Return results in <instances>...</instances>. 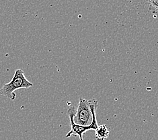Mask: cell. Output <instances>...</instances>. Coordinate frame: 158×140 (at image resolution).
<instances>
[{
	"instance_id": "1",
	"label": "cell",
	"mask_w": 158,
	"mask_h": 140,
	"mask_svg": "<svg viewBox=\"0 0 158 140\" xmlns=\"http://www.w3.org/2000/svg\"><path fill=\"white\" fill-rule=\"evenodd\" d=\"M91 102V107L93 112V121L92 124L89 126H83L80 125L76 124L73 121V117L76 113V108L74 107H71L67 111V115H68L70 120V125L71 129L67 134L65 137L69 138L71 136H78L80 138V140H84L83 139V135L89 130H96V129L98 127L96 119V109L98 107V102L96 99L90 100Z\"/></svg>"
},
{
	"instance_id": "2",
	"label": "cell",
	"mask_w": 158,
	"mask_h": 140,
	"mask_svg": "<svg viewBox=\"0 0 158 140\" xmlns=\"http://www.w3.org/2000/svg\"><path fill=\"white\" fill-rule=\"evenodd\" d=\"M33 86V84L29 82L25 77L24 72L22 70L15 71L13 78L9 83L4 84L0 89V95L8 98L11 100L16 99L15 91L22 88H29Z\"/></svg>"
},
{
	"instance_id": "3",
	"label": "cell",
	"mask_w": 158,
	"mask_h": 140,
	"mask_svg": "<svg viewBox=\"0 0 158 140\" xmlns=\"http://www.w3.org/2000/svg\"><path fill=\"white\" fill-rule=\"evenodd\" d=\"M93 121V112L90 100L80 98L76 113L73 117V121L76 124L83 126H89Z\"/></svg>"
},
{
	"instance_id": "4",
	"label": "cell",
	"mask_w": 158,
	"mask_h": 140,
	"mask_svg": "<svg viewBox=\"0 0 158 140\" xmlns=\"http://www.w3.org/2000/svg\"><path fill=\"white\" fill-rule=\"evenodd\" d=\"M110 135V131L106 125H98L95 130V139L96 140H106Z\"/></svg>"
},
{
	"instance_id": "5",
	"label": "cell",
	"mask_w": 158,
	"mask_h": 140,
	"mask_svg": "<svg viewBox=\"0 0 158 140\" xmlns=\"http://www.w3.org/2000/svg\"><path fill=\"white\" fill-rule=\"evenodd\" d=\"M146 1H147V2H149V0H146Z\"/></svg>"
}]
</instances>
